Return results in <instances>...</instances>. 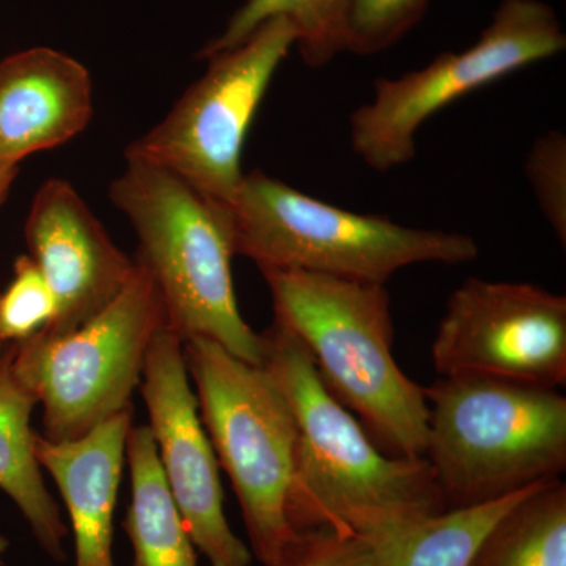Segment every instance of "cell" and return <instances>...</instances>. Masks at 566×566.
I'll list each match as a JSON object with an SVG mask.
<instances>
[{"mask_svg": "<svg viewBox=\"0 0 566 566\" xmlns=\"http://www.w3.org/2000/svg\"><path fill=\"white\" fill-rule=\"evenodd\" d=\"M263 335V367L292 406L296 458L286 515L294 532L368 538L398 521L447 512L424 458L379 450L319 379L300 338L274 318Z\"/></svg>", "mask_w": 566, "mask_h": 566, "instance_id": "cell-1", "label": "cell"}, {"mask_svg": "<svg viewBox=\"0 0 566 566\" xmlns=\"http://www.w3.org/2000/svg\"><path fill=\"white\" fill-rule=\"evenodd\" d=\"M274 318L305 346L326 389L363 420L394 457L423 458L428 409L423 387L394 359L385 283L292 270H260Z\"/></svg>", "mask_w": 566, "mask_h": 566, "instance_id": "cell-2", "label": "cell"}, {"mask_svg": "<svg viewBox=\"0 0 566 566\" xmlns=\"http://www.w3.org/2000/svg\"><path fill=\"white\" fill-rule=\"evenodd\" d=\"M109 196L137 234L134 259L147 268L161 294L167 329L182 344L208 338L263 367V335L245 323L234 293L237 251L227 208L136 159H126Z\"/></svg>", "mask_w": 566, "mask_h": 566, "instance_id": "cell-3", "label": "cell"}, {"mask_svg": "<svg viewBox=\"0 0 566 566\" xmlns=\"http://www.w3.org/2000/svg\"><path fill=\"white\" fill-rule=\"evenodd\" d=\"M424 460L446 510L499 501L566 469V397L560 389L480 375L423 387Z\"/></svg>", "mask_w": 566, "mask_h": 566, "instance_id": "cell-4", "label": "cell"}, {"mask_svg": "<svg viewBox=\"0 0 566 566\" xmlns=\"http://www.w3.org/2000/svg\"><path fill=\"white\" fill-rule=\"evenodd\" d=\"M237 255L259 270H292L385 283L412 264H464L479 256L469 234L415 229L297 191L262 170L244 174L232 205Z\"/></svg>", "mask_w": 566, "mask_h": 566, "instance_id": "cell-5", "label": "cell"}, {"mask_svg": "<svg viewBox=\"0 0 566 566\" xmlns=\"http://www.w3.org/2000/svg\"><path fill=\"white\" fill-rule=\"evenodd\" d=\"M200 419L219 465L232 480L253 557L273 564L296 535L286 515L297 424L285 394L264 367L208 338L182 344Z\"/></svg>", "mask_w": 566, "mask_h": 566, "instance_id": "cell-6", "label": "cell"}, {"mask_svg": "<svg viewBox=\"0 0 566 566\" xmlns=\"http://www.w3.org/2000/svg\"><path fill=\"white\" fill-rule=\"evenodd\" d=\"M164 326L161 294L136 260L132 281L91 322L11 344V370L43 406V438L74 441L132 409L148 348Z\"/></svg>", "mask_w": 566, "mask_h": 566, "instance_id": "cell-7", "label": "cell"}, {"mask_svg": "<svg viewBox=\"0 0 566 566\" xmlns=\"http://www.w3.org/2000/svg\"><path fill=\"white\" fill-rule=\"evenodd\" d=\"M293 46L292 22L273 18L232 50L205 59L203 76L158 125L129 145L126 159L167 170L208 202L229 208L243 182L249 129Z\"/></svg>", "mask_w": 566, "mask_h": 566, "instance_id": "cell-8", "label": "cell"}, {"mask_svg": "<svg viewBox=\"0 0 566 566\" xmlns=\"http://www.w3.org/2000/svg\"><path fill=\"white\" fill-rule=\"evenodd\" d=\"M565 48L553 7L542 0H502L468 50L444 52L422 70L375 81L374 99L349 118L354 155L376 172L406 166L416 156L417 132L436 112Z\"/></svg>", "mask_w": 566, "mask_h": 566, "instance_id": "cell-9", "label": "cell"}, {"mask_svg": "<svg viewBox=\"0 0 566 566\" xmlns=\"http://www.w3.org/2000/svg\"><path fill=\"white\" fill-rule=\"evenodd\" d=\"M431 359L441 376H491L560 389L566 297L531 283L468 279L447 300Z\"/></svg>", "mask_w": 566, "mask_h": 566, "instance_id": "cell-10", "label": "cell"}, {"mask_svg": "<svg viewBox=\"0 0 566 566\" xmlns=\"http://www.w3.org/2000/svg\"><path fill=\"white\" fill-rule=\"evenodd\" d=\"M139 386L164 480L193 546L211 566H251V547L223 512L219 461L200 419L182 342L167 326L153 338Z\"/></svg>", "mask_w": 566, "mask_h": 566, "instance_id": "cell-11", "label": "cell"}, {"mask_svg": "<svg viewBox=\"0 0 566 566\" xmlns=\"http://www.w3.org/2000/svg\"><path fill=\"white\" fill-rule=\"evenodd\" d=\"M25 243L54 297L51 323L40 333L63 335L102 314L134 273L80 192L62 178L44 181L33 197Z\"/></svg>", "mask_w": 566, "mask_h": 566, "instance_id": "cell-12", "label": "cell"}, {"mask_svg": "<svg viewBox=\"0 0 566 566\" xmlns=\"http://www.w3.org/2000/svg\"><path fill=\"white\" fill-rule=\"evenodd\" d=\"M92 117L91 73L76 59L39 46L0 61V174L74 139Z\"/></svg>", "mask_w": 566, "mask_h": 566, "instance_id": "cell-13", "label": "cell"}, {"mask_svg": "<svg viewBox=\"0 0 566 566\" xmlns=\"http://www.w3.org/2000/svg\"><path fill=\"white\" fill-rule=\"evenodd\" d=\"M133 408L74 441L35 436V455L50 472L69 513L74 566H115L114 515L132 430Z\"/></svg>", "mask_w": 566, "mask_h": 566, "instance_id": "cell-14", "label": "cell"}, {"mask_svg": "<svg viewBox=\"0 0 566 566\" xmlns=\"http://www.w3.org/2000/svg\"><path fill=\"white\" fill-rule=\"evenodd\" d=\"M10 354L11 345L0 360V490L20 509L41 549L52 560L63 562L70 528L44 485L35 455L31 419L39 401L18 381Z\"/></svg>", "mask_w": 566, "mask_h": 566, "instance_id": "cell-15", "label": "cell"}, {"mask_svg": "<svg viewBox=\"0 0 566 566\" xmlns=\"http://www.w3.org/2000/svg\"><path fill=\"white\" fill-rule=\"evenodd\" d=\"M125 458L132 502L123 528L133 546L132 566H197L196 546L164 480L148 424L132 427Z\"/></svg>", "mask_w": 566, "mask_h": 566, "instance_id": "cell-16", "label": "cell"}, {"mask_svg": "<svg viewBox=\"0 0 566 566\" xmlns=\"http://www.w3.org/2000/svg\"><path fill=\"white\" fill-rule=\"evenodd\" d=\"M539 483L488 504L412 517L381 528L365 538L374 549L375 566H468L495 521Z\"/></svg>", "mask_w": 566, "mask_h": 566, "instance_id": "cell-17", "label": "cell"}, {"mask_svg": "<svg viewBox=\"0 0 566 566\" xmlns=\"http://www.w3.org/2000/svg\"><path fill=\"white\" fill-rule=\"evenodd\" d=\"M468 566H566V485L545 480L499 517Z\"/></svg>", "mask_w": 566, "mask_h": 566, "instance_id": "cell-18", "label": "cell"}, {"mask_svg": "<svg viewBox=\"0 0 566 566\" xmlns=\"http://www.w3.org/2000/svg\"><path fill=\"white\" fill-rule=\"evenodd\" d=\"M352 0H243L218 36L199 57L232 50L264 22L286 18L296 31V48L305 65L322 69L346 51V20Z\"/></svg>", "mask_w": 566, "mask_h": 566, "instance_id": "cell-19", "label": "cell"}, {"mask_svg": "<svg viewBox=\"0 0 566 566\" xmlns=\"http://www.w3.org/2000/svg\"><path fill=\"white\" fill-rule=\"evenodd\" d=\"M54 312V297L39 266L29 255L18 256L13 279L0 292V340H28L51 323Z\"/></svg>", "mask_w": 566, "mask_h": 566, "instance_id": "cell-20", "label": "cell"}, {"mask_svg": "<svg viewBox=\"0 0 566 566\" xmlns=\"http://www.w3.org/2000/svg\"><path fill=\"white\" fill-rule=\"evenodd\" d=\"M430 0H352L346 51L371 55L389 50L423 17Z\"/></svg>", "mask_w": 566, "mask_h": 566, "instance_id": "cell-21", "label": "cell"}, {"mask_svg": "<svg viewBox=\"0 0 566 566\" xmlns=\"http://www.w3.org/2000/svg\"><path fill=\"white\" fill-rule=\"evenodd\" d=\"M536 203L562 245H566V137L560 132L539 136L524 164Z\"/></svg>", "mask_w": 566, "mask_h": 566, "instance_id": "cell-22", "label": "cell"}, {"mask_svg": "<svg viewBox=\"0 0 566 566\" xmlns=\"http://www.w3.org/2000/svg\"><path fill=\"white\" fill-rule=\"evenodd\" d=\"M268 566H375L363 536L335 531L296 532Z\"/></svg>", "mask_w": 566, "mask_h": 566, "instance_id": "cell-23", "label": "cell"}, {"mask_svg": "<svg viewBox=\"0 0 566 566\" xmlns=\"http://www.w3.org/2000/svg\"><path fill=\"white\" fill-rule=\"evenodd\" d=\"M18 172H20V170L0 174V208L6 203L7 197H9L11 186H13L14 180H17Z\"/></svg>", "mask_w": 566, "mask_h": 566, "instance_id": "cell-24", "label": "cell"}, {"mask_svg": "<svg viewBox=\"0 0 566 566\" xmlns=\"http://www.w3.org/2000/svg\"><path fill=\"white\" fill-rule=\"evenodd\" d=\"M10 542L6 538V536L0 535V566H3L6 562H3V558H6L7 551H9Z\"/></svg>", "mask_w": 566, "mask_h": 566, "instance_id": "cell-25", "label": "cell"}, {"mask_svg": "<svg viewBox=\"0 0 566 566\" xmlns=\"http://www.w3.org/2000/svg\"><path fill=\"white\" fill-rule=\"evenodd\" d=\"M10 345L6 344V342L0 340V360L6 357L7 352H9Z\"/></svg>", "mask_w": 566, "mask_h": 566, "instance_id": "cell-26", "label": "cell"}]
</instances>
